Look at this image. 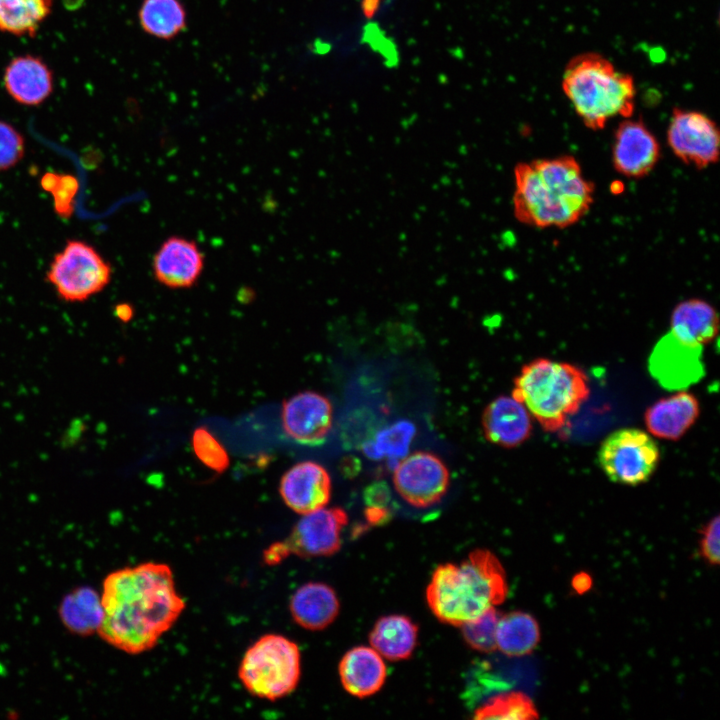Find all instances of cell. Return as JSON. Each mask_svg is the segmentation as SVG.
<instances>
[{
    "instance_id": "6da1fadb",
    "label": "cell",
    "mask_w": 720,
    "mask_h": 720,
    "mask_svg": "<svg viewBox=\"0 0 720 720\" xmlns=\"http://www.w3.org/2000/svg\"><path fill=\"white\" fill-rule=\"evenodd\" d=\"M103 640L129 654L156 646L185 609L171 568L146 562L110 573L103 582Z\"/></svg>"
},
{
    "instance_id": "7a4b0ae2",
    "label": "cell",
    "mask_w": 720,
    "mask_h": 720,
    "mask_svg": "<svg viewBox=\"0 0 720 720\" xmlns=\"http://www.w3.org/2000/svg\"><path fill=\"white\" fill-rule=\"evenodd\" d=\"M514 180V215L529 226L569 227L588 213L594 200L593 184L570 155L521 162Z\"/></svg>"
},
{
    "instance_id": "3957f363",
    "label": "cell",
    "mask_w": 720,
    "mask_h": 720,
    "mask_svg": "<svg viewBox=\"0 0 720 720\" xmlns=\"http://www.w3.org/2000/svg\"><path fill=\"white\" fill-rule=\"evenodd\" d=\"M508 587L496 556L478 549L460 564L440 565L426 590L428 605L443 623L461 626L501 604Z\"/></svg>"
},
{
    "instance_id": "277c9868",
    "label": "cell",
    "mask_w": 720,
    "mask_h": 720,
    "mask_svg": "<svg viewBox=\"0 0 720 720\" xmlns=\"http://www.w3.org/2000/svg\"><path fill=\"white\" fill-rule=\"evenodd\" d=\"M561 85L574 111L589 129H603L609 120L630 118L634 112L633 77L598 53L573 57L564 69Z\"/></svg>"
},
{
    "instance_id": "5b68a950",
    "label": "cell",
    "mask_w": 720,
    "mask_h": 720,
    "mask_svg": "<svg viewBox=\"0 0 720 720\" xmlns=\"http://www.w3.org/2000/svg\"><path fill=\"white\" fill-rule=\"evenodd\" d=\"M590 394L579 367L547 358L524 365L514 380L512 397L520 401L543 430L556 432L576 414Z\"/></svg>"
},
{
    "instance_id": "8992f818",
    "label": "cell",
    "mask_w": 720,
    "mask_h": 720,
    "mask_svg": "<svg viewBox=\"0 0 720 720\" xmlns=\"http://www.w3.org/2000/svg\"><path fill=\"white\" fill-rule=\"evenodd\" d=\"M300 651L296 643L278 634H266L245 652L238 676L253 696L275 701L298 685Z\"/></svg>"
},
{
    "instance_id": "52a82bcc",
    "label": "cell",
    "mask_w": 720,
    "mask_h": 720,
    "mask_svg": "<svg viewBox=\"0 0 720 720\" xmlns=\"http://www.w3.org/2000/svg\"><path fill=\"white\" fill-rule=\"evenodd\" d=\"M112 267L92 245L69 240L56 253L46 273L47 281L66 302H84L110 283Z\"/></svg>"
},
{
    "instance_id": "ba28073f",
    "label": "cell",
    "mask_w": 720,
    "mask_h": 720,
    "mask_svg": "<svg viewBox=\"0 0 720 720\" xmlns=\"http://www.w3.org/2000/svg\"><path fill=\"white\" fill-rule=\"evenodd\" d=\"M598 460L611 481L636 486L649 480L655 472L660 450L646 432L637 428H622L604 439L599 448Z\"/></svg>"
},
{
    "instance_id": "9c48e42d",
    "label": "cell",
    "mask_w": 720,
    "mask_h": 720,
    "mask_svg": "<svg viewBox=\"0 0 720 720\" xmlns=\"http://www.w3.org/2000/svg\"><path fill=\"white\" fill-rule=\"evenodd\" d=\"M348 521L340 508H320L303 514L290 536L283 542L274 543L264 552V561L275 565L288 555L300 557L329 556L341 546V531Z\"/></svg>"
},
{
    "instance_id": "30bf717a",
    "label": "cell",
    "mask_w": 720,
    "mask_h": 720,
    "mask_svg": "<svg viewBox=\"0 0 720 720\" xmlns=\"http://www.w3.org/2000/svg\"><path fill=\"white\" fill-rule=\"evenodd\" d=\"M667 142L682 162L705 168L719 159L720 132L706 114L675 108L667 129Z\"/></svg>"
},
{
    "instance_id": "8fae6325",
    "label": "cell",
    "mask_w": 720,
    "mask_h": 720,
    "mask_svg": "<svg viewBox=\"0 0 720 720\" xmlns=\"http://www.w3.org/2000/svg\"><path fill=\"white\" fill-rule=\"evenodd\" d=\"M393 482L406 502L427 508L439 502L447 492L449 472L439 457L420 451L403 458L395 466Z\"/></svg>"
},
{
    "instance_id": "7c38bea8",
    "label": "cell",
    "mask_w": 720,
    "mask_h": 720,
    "mask_svg": "<svg viewBox=\"0 0 720 720\" xmlns=\"http://www.w3.org/2000/svg\"><path fill=\"white\" fill-rule=\"evenodd\" d=\"M702 349L681 342L669 332L654 346L648 359V370L663 388L684 390L704 376Z\"/></svg>"
},
{
    "instance_id": "4fadbf2b",
    "label": "cell",
    "mask_w": 720,
    "mask_h": 720,
    "mask_svg": "<svg viewBox=\"0 0 720 720\" xmlns=\"http://www.w3.org/2000/svg\"><path fill=\"white\" fill-rule=\"evenodd\" d=\"M205 266V256L199 245L183 236L165 239L152 259L154 279L170 289L193 287L200 279Z\"/></svg>"
},
{
    "instance_id": "5bb4252c",
    "label": "cell",
    "mask_w": 720,
    "mask_h": 720,
    "mask_svg": "<svg viewBox=\"0 0 720 720\" xmlns=\"http://www.w3.org/2000/svg\"><path fill=\"white\" fill-rule=\"evenodd\" d=\"M332 405L323 395L305 391L287 399L281 418L285 433L306 446L322 444L332 426Z\"/></svg>"
},
{
    "instance_id": "9a60e30c",
    "label": "cell",
    "mask_w": 720,
    "mask_h": 720,
    "mask_svg": "<svg viewBox=\"0 0 720 720\" xmlns=\"http://www.w3.org/2000/svg\"><path fill=\"white\" fill-rule=\"evenodd\" d=\"M660 158V145L641 120L625 118L614 134L612 162L615 170L628 178L648 175Z\"/></svg>"
},
{
    "instance_id": "2e32d148",
    "label": "cell",
    "mask_w": 720,
    "mask_h": 720,
    "mask_svg": "<svg viewBox=\"0 0 720 720\" xmlns=\"http://www.w3.org/2000/svg\"><path fill=\"white\" fill-rule=\"evenodd\" d=\"M279 492L284 503L301 515L326 506L331 494L327 470L313 461L295 464L280 480Z\"/></svg>"
},
{
    "instance_id": "e0dca14e",
    "label": "cell",
    "mask_w": 720,
    "mask_h": 720,
    "mask_svg": "<svg viewBox=\"0 0 720 720\" xmlns=\"http://www.w3.org/2000/svg\"><path fill=\"white\" fill-rule=\"evenodd\" d=\"M482 427L491 443L514 448L529 438L532 431L531 414L514 397L499 396L485 408Z\"/></svg>"
},
{
    "instance_id": "ac0fdd59",
    "label": "cell",
    "mask_w": 720,
    "mask_h": 720,
    "mask_svg": "<svg viewBox=\"0 0 720 720\" xmlns=\"http://www.w3.org/2000/svg\"><path fill=\"white\" fill-rule=\"evenodd\" d=\"M4 86L17 103L37 106L53 91V74L46 62L34 55L12 59L4 71Z\"/></svg>"
},
{
    "instance_id": "d6986e66",
    "label": "cell",
    "mask_w": 720,
    "mask_h": 720,
    "mask_svg": "<svg viewBox=\"0 0 720 720\" xmlns=\"http://www.w3.org/2000/svg\"><path fill=\"white\" fill-rule=\"evenodd\" d=\"M700 413L698 399L685 390L662 398L645 412L648 431L666 440L680 439L695 423Z\"/></svg>"
},
{
    "instance_id": "ffe728a7",
    "label": "cell",
    "mask_w": 720,
    "mask_h": 720,
    "mask_svg": "<svg viewBox=\"0 0 720 720\" xmlns=\"http://www.w3.org/2000/svg\"><path fill=\"white\" fill-rule=\"evenodd\" d=\"M339 675L349 694L363 698L381 689L386 678V666L381 655L373 648L359 646L343 656Z\"/></svg>"
},
{
    "instance_id": "44dd1931",
    "label": "cell",
    "mask_w": 720,
    "mask_h": 720,
    "mask_svg": "<svg viewBox=\"0 0 720 720\" xmlns=\"http://www.w3.org/2000/svg\"><path fill=\"white\" fill-rule=\"evenodd\" d=\"M289 610L299 626L318 631L334 621L339 612V601L329 585L310 582L295 591L290 599Z\"/></svg>"
},
{
    "instance_id": "7402d4cb",
    "label": "cell",
    "mask_w": 720,
    "mask_h": 720,
    "mask_svg": "<svg viewBox=\"0 0 720 720\" xmlns=\"http://www.w3.org/2000/svg\"><path fill=\"white\" fill-rule=\"evenodd\" d=\"M670 326V332L681 342L703 347L717 336L719 320L712 305L702 299L691 298L675 306Z\"/></svg>"
},
{
    "instance_id": "603a6c76",
    "label": "cell",
    "mask_w": 720,
    "mask_h": 720,
    "mask_svg": "<svg viewBox=\"0 0 720 720\" xmlns=\"http://www.w3.org/2000/svg\"><path fill=\"white\" fill-rule=\"evenodd\" d=\"M418 628L408 617L389 615L373 627L369 641L372 648L389 660L408 658L417 642Z\"/></svg>"
},
{
    "instance_id": "cb8c5ba5",
    "label": "cell",
    "mask_w": 720,
    "mask_h": 720,
    "mask_svg": "<svg viewBox=\"0 0 720 720\" xmlns=\"http://www.w3.org/2000/svg\"><path fill=\"white\" fill-rule=\"evenodd\" d=\"M59 615L64 626L73 633L90 635L98 632L104 618L101 595L90 587H79L64 597Z\"/></svg>"
},
{
    "instance_id": "d4e9b609",
    "label": "cell",
    "mask_w": 720,
    "mask_h": 720,
    "mask_svg": "<svg viewBox=\"0 0 720 720\" xmlns=\"http://www.w3.org/2000/svg\"><path fill=\"white\" fill-rule=\"evenodd\" d=\"M540 640V629L533 616L514 611L500 616L496 629V646L507 656L531 653Z\"/></svg>"
},
{
    "instance_id": "484cf974",
    "label": "cell",
    "mask_w": 720,
    "mask_h": 720,
    "mask_svg": "<svg viewBox=\"0 0 720 720\" xmlns=\"http://www.w3.org/2000/svg\"><path fill=\"white\" fill-rule=\"evenodd\" d=\"M138 18L144 32L163 40L175 38L187 25L186 9L180 0H143Z\"/></svg>"
},
{
    "instance_id": "4316f807",
    "label": "cell",
    "mask_w": 720,
    "mask_h": 720,
    "mask_svg": "<svg viewBox=\"0 0 720 720\" xmlns=\"http://www.w3.org/2000/svg\"><path fill=\"white\" fill-rule=\"evenodd\" d=\"M53 0H0V31L33 36L49 16Z\"/></svg>"
},
{
    "instance_id": "83f0119b",
    "label": "cell",
    "mask_w": 720,
    "mask_h": 720,
    "mask_svg": "<svg viewBox=\"0 0 720 720\" xmlns=\"http://www.w3.org/2000/svg\"><path fill=\"white\" fill-rule=\"evenodd\" d=\"M415 431L411 422L398 421L376 433L363 445V451L373 459L385 457L391 462L401 461L408 453Z\"/></svg>"
},
{
    "instance_id": "f1b7e54d",
    "label": "cell",
    "mask_w": 720,
    "mask_h": 720,
    "mask_svg": "<svg viewBox=\"0 0 720 720\" xmlns=\"http://www.w3.org/2000/svg\"><path fill=\"white\" fill-rule=\"evenodd\" d=\"M475 719L528 720L538 718L532 700L522 692H508L490 698L475 712Z\"/></svg>"
},
{
    "instance_id": "f546056e",
    "label": "cell",
    "mask_w": 720,
    "mask_h": 720,
    "mask_svg": "<svg viewBox=\"0 0 720 720\" xmlns=\"http://www.w3.org/2000/svg\"><path fill=\"white\" fill-rule=\"evenodd\" d=\"M500 618L495 607L488 609L477 618L461 625L467 644L481 652H491L496 646V629Z\"/></svg>"
},
{
    "instance_id": "4dcf8cb0",
    "label": "cell",
    "mask_w": 720,
    "mask_h": 720,
    "mask_svg": "<svg viewBox=\"0 0 720 720\" xmlns=\"http://www.w3.org/2000/svg\"><path fill=\"white\" fill-rule=\"evenodd\" d=\"M193 451L198 459L210 469L223 472L229 465V457L222 444L204 427L192 435Z\"/></svg>"
},
{
    "instance_id": "1f68e13d",
    "label": "cell",
    "mask_w": 720,
    "mask_h": 720,
    "mask_svg": "<svg viewBox=\"0 0 720 720\" xmlns=\"http://www.w3.org/2000/svg\"><path fill=\"white\" fill-rule=\"evenodd\" d=\"M24 154L23 135L12 124L0 120V172L15 167Z\"/></svg>"
},
{
    "instance_id": "d6a6232c",
    "label": "cell",
    "mask_w": 720,
    "mask_h": 720,
    "mask_svg": "<svg viewBox=\"0 0 720 720\" xmlns=\"http://www.w3.org/2000/svg\"><path fill=\"white\" fill-rule=\"evenodd\" d=\"M79 188L77 177L67 173L59 174L58 182L50 193L53 198V208L58 217L69 219L73 215Z\"/></svg>"
},
{
    "instance_id": "836d02e7",
    "label": "cell",
    "mask_w": 720,
    "mask_h": 720,
    "mask_svg": "<svg viewBox=\"0 0 720 720\" xmlns=\"http://www.w3.org/2000/svg\"><path fill=\"white\" fill-rule=\"evenodd\" d=\"M720 520L719 516L712 518L701 530L699 552L702 558L710 565H718L720 560Z\"/></svg>"
},
{
    "instance_id": "e575fe53",
    "label": "cell",
    "mask_w": 720,
    "mask_h": 720,
    "mask_svg": "<svg viewBox=\"0 0 720 720\" xmlns=\"http://www.w3.org/2000/svg\"><path fill=\"white\" fill-rule=\"evenodd\" d=\"M364 500L368 507L386 508L390 500V490L383 481L370 484L364 491Z\"/></svg>"
},
{
    "instance_id": "d590c367",
    "label": "cell",
    "mask_w": 720,
    "mask_h": 720,
    "mask_svg": "<svg viewBox=\"0 0 720 720\" xmlns=\"http://www.w3.org/2000/svg\"><path fill=\"white\" fill-rule=\"evenodd\" d=\"M591 584V578L585 573L575 575L572 580V586L574 590L578 593L586 592L591 587Z\"/></svg>"
},
{
    "instance_id": "8d00e7d4",
    "label": "cell",
    "mask_w": 720,
    "mask_h": 720,
    "mask_svg": "<svg viewBox=\"0 0 720 720\" xmlns=\"http://www.w3.org/2000/svg\"><path fill=\"white\" fill-rule=\"evenodd\" d=\"M60 173L55 172H46L42 175L40 178V186L41 188L47 192L51 193L54 187L56 186L58 179H59Z\"/></svg>"
},
{
    "instance_id": "74e56055",
    "label": "cell",
    "mask_w": 720,
    "mask_h": 720,
    "mask_svg": "<svg viewBox=\"0 0 720 720\" xmlns=\"http://www.w3.org/2000/svg\"><path fill=\"white\" fill-rule=\"evenodd\" d=\"M380 0H363L362 10L367 18H371L378 9Z\"/></svg>"
},
{
    "instance_id": "f35d334b",
    "label": "cell",
    "mask_w": 720,
    "mask_h": 720,
    "mask_svg": "<svg viewBox=\"0 0 720 720\" xmlns=\"http://www.w3.org/2000/svg\"><path fill=\"white\" fill-rule=\"evenodd\" d=\"M116 314L121 320H128L132 316V309L129 305L120 304L116 307Z\"/></svg>"
}]
</instances>
